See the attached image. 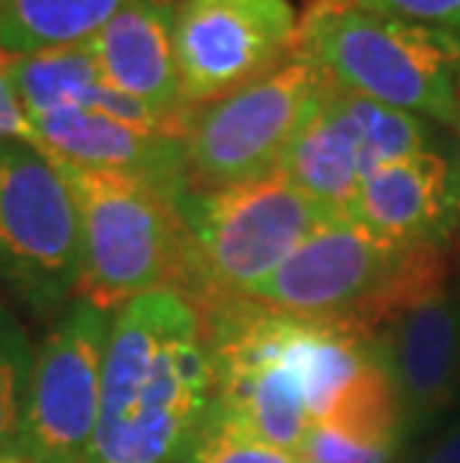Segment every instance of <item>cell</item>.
<instances>
[{"instance_id":"1","label":"cell","mask_w":460,"mask_h":463,"mask_svg":"<svg viewBox=\"0 0 460 463\" xmlns=\"http://www.w3.org/2000/svg\"><path fill=\"white\" fill-rule=\"evenodd\" d=\"M215 389L207 332L180 290L114 314L90 463H180Z\"/></svg>"},{"instance_id":"2","label":"cell","mask_w":460,"mask_h":463,"mask_svg":"<svg viewBox=\"0 0 460 463\" xmlns=\"http://www.w3.org/2000/svg\"><path fill=\"white\" fill-rule=\"evenodd\" d=\"M296 52L332 84L422 120L457 126L460 36L350 0H314Z\"/></svg>"},{"instance_id":"3","label":"cell","mask_w":460,"mask_h":463,"mask_svg":"<svg viewBox=\"0 0 460 463\" xmlns=\"http://www.w3.org/2000/svg\"><path fill=\"white\" fill-rule=\"evenodd\" d=\"M81 215L78 299L120 311L153 290L185 293L189 242L177 194L150 180L96 171L52 156Z\"/></svg>"},{"instance_id":"4","label":"cell","mask_w":460,"mask_h":463,"mask_svg":"<svg viewBox=\"0 0 460 463\" xmlns=\"http://www.w3.org/2000/svg\"><path fill=\"white\" fill-rule=\"evenodd\" d=\"M177 206L189 242L185 293L194 308L249 299L332 215L281 171L224 189H183Z\"/></svg>"},{"instance_id":"5","label":"cell","mask_w":460,"mask_h":463,"mask_svg":"<svg viewBox=\"0 0 460 463\" xmlns=\"http://www.w3.org/2000/svg\"><path fill=\"white\" fill-rule=\"evenodd\" d=\"M329 78L299 52L221 99L185 108V183L207 192L281 171L284 153L314 111Z\"/></svg>"},{"instance_id":"6","label":"cell","mask_w":460,"mask_h":463,"mask_svg":"<svg viewBox=\"0 0 460 463\" xmlns=\"http://www.w3.org/2000/svg\"><path fill=\"white\" fill-rule=\"evenodd\" d=\"M81 279V215L42 150L0 141V281L36 311L57 308Z\"/></svg>"},{"instance_id":"7","label":"cell","mask_w":460,"mask_h":463,"mask_svg":"<svg viewBox=\"0 0 460 463\" xmlns=\"http://www.w3.org/2000/svg\"><path fill=\"white\" fill-rule=\"evenodd\" d=\"M114 314L78 299L45 338L27 383L18 460L90 463Z\"/></svg>"},{"instance_id":"8","label":"cell","mask_w":460,"mask_h":463,"mask_svg":"<svg viewBox=\"0 0 460 463\" xmlns=\"http://www.w3.org/2000/svg\"><path fill=\"white\" fill-rule=\"evenodd\" d=\"M174 45L183 105H207L287 63L299 15L290 0H180Z\"/></svg>"},{"instance_id":"9","label":"cell","mask_w":460,"mask_h":463,"mask_svg":"<svg viewBox=\"0 0 460 463\" xmlns=\"http://www.w3.org/2000/svg\"><path fill=\"white\" fill-rule=\"evenodd\" d=\"M404 251L389 249L344 215L317 224L249 299L284 317L341 329L383 288Z\"/></svg>"},{"instance_id":"10","label":"cell","mask_w":460,"mask_h":463,"mask_svg":"<svg viewBox=\"0 0 460 463\" xmlns=\"http://www.w3.org/2000/svg\"><path fill=\"white\" fill-rule=\"evenodd\" d=\"M347 219L398 251L446 245L460 224L457 167L434 150L380 165L361 180Z\"/></svg>"},{"instance_id":"11","label":"cell","mask_w":460,"mask_h":463,"mask_svg":"<svg viewBox=\"0 0 460 463\" xmlns=\"http://www.w3.org/2000/svg\"><path fill=\"white\" fill-rule=\"evenodd\" d=\"M404 410L407 433L425 430L460 395V288H448L371 338Z\"/></svg>"},{"instance_id":"12","label":"cell","mask_w":460,"mask_h":463,"mask_svg":"<svg viewBox=\"0 0 460 463\" xmlns=\"http://www.w3.org/2000/svg\"><path fill=\"white\" fill-rule=\"evenodd\" d=\"M39 150L63 162L150 180L162 189L183 192L185 146L177 132L141 129L90 108H54L33 114Z\"/></svg>"},{"instance_id":"13","label":"cell","mask_w":460,"mask_h":463,"mask_svg":"<svg viewBox=\"0 0 460 463\" xmlns=\"http://www.w3.org/2000/svg\"><path fill=\"white\" fill-rule=\"evenodd\" d=\"M180 0H129L93 39H87L96 66L120 90L180 129L183 90L174 18Z\"/></svg>"},{"instance_id":"14","label":"cell","mask_w":460,"mask_h":463,"mask_svg":"<svg viewBox=\"0 0 460 463\" xmlns=\"http://www.w3.org/2000/svg\"><path fill=\"white\" fill-rule=\"evenodd\" d=\"M281 174L299 185L329 215L350 213L361 180L368 176V156L347 90L329 81L314 111L302 123L284 153Z\"/></svg>"},{"instance_id":"15","label":"cell","mask_w":460,"mask_h":463,"mask_svg":"<svg viewBox=\"0 0 460 463\" xmlns=\"http://www.w3.org/2000/svg\"><path fill=\"white\" fill-rule=\"evenodd\" d=\"M13 78L31 117L54 111V108H90V111L141 126V129H162L180 135L177 126L162 120L146 105L114 90L102 78L87 43L13 57Z\"/></svg>"},{"instance_id":"16","label":"cell","mask_w":460,"mask_h":463,"mask_svg":"<svg viewBox=\"0 0 460 463\" xmlns=\"http://www.w3.org/2000/svg\"><path fill=\"white\" fill-rule=\"evenodd\" d=\"M129 0H0V52L22 57L93 39Z\"/></svg>"},{"instance_id":"17","label":"cell","mask_w":460,"mask_h":463,"mask_svg":"<svg viewBox=\"0 0 460 463\" xmlns=\"http://www.w3.org/2000/svg\"><path fill=\"white\" fill-rule=\"evenodd\" d=\"M33 359L36 356L22 323L0 305V463L15 458L18 451V430H22Z\"/></svg>"},{"instance_id":"18","label":"cell","mask_w":460,"mask_h":463,"mask_svg":"<svg viewBox=\"0 0 460 463\" xmlns=\"http://www.w3.org/2000/svg\"><path fill=\"white\" fill-rule=\"evenodd\" d=\"M180 463H305V460L296 451L269 446V442L239 430L210 407Z\"/></svg>"},{"instance_id":"19","label":"cell","mask_w":460,"mask_h":463,"mask_svg":"<svg viewBox=\"0 0 460 463\" xmlns=\"http://www.w3.org/2000/svg\"><path fill=\"white\" fill-rule=\"evenodd\" d=\"M395 451L398 449L368 446V442L347 439L335 430L311 425L308 437L299 449V455L305 463H391Z\"/></svg>"},{"instance_id":"20","label":"cell","mask_w":460,"mask_h":463,"mask_svg":"<svg viewBox=\"0 0 460 463\" xmlns=\"http://www.w3.org/2000/svg\"><path fill=\"white\" fill-rule=\"evenodd\" d=\"M0 141L31 144L39 150V135L33 117L27 111L13 78V54L0 52Z\"/></svg>"},{"instance_id":"21","label":"cell","mask_w":460,"mask_h":463,"mask_svg":"<svg viewBox=\"0 0 460 463\" xmlns=\"http://www.w3.org/2000/svg\"><path fill=\"white\" fill-rule=\"evenodd\" d=\"M350 4L460 36V0H350Z\"/></svg>"},{"instance_id":"22","label":"cell","mask_w":460,"mask_h":463,"mask_svg":"<svg viewBox=\"0 0 460 463\" xmlns=\"http://www.w3.org/2000/svg\"><path fill=\"white\" fill-rule=\"evenodd\" d=\"M422 463H460V421L448 433H443V439L427 451Z\"/></svg>"},{"instance_id":"23","label":"cell","mask_w":460,"mask_h":463,"mask_svg":"<svg viewBox=\"0 0 460 463\" xmlns=\"http://www.w3.org/2000/svg\"><path fill=\"white\" fill-rule=\"evenodd\" d=\"M457 137H460V72H457ZM457 183H460V156H457Z\"/></svg>"},{"instance_id":"24","label":"cell","mask_w":460,"mask_h":463,"mask_svg":"<svg viewBox=\"0 0 460 463\" xmlns=\"http://www.w3.org/2000/svg\"><path fill=\"white\" fill-rule=\"evenodd\" d=\"M4 463H24V460H18V458H9V460H4Z\"/></svg>"}]
</instances>
